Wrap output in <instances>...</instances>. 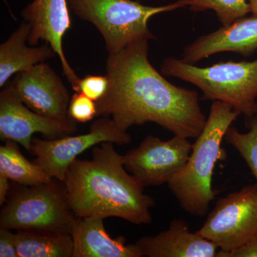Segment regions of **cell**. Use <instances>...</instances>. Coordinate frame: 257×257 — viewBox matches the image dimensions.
Returning a JSON list of instances; mask_svg holds the SVG:
<instances>
[{"label":"cell","instance_id":"1","mask_svg":"<svg viewBox=\"0 0 257 257\" xmlns=\"http://www.w3.org/2000/svg\"><path fill=\"white\" fill-rule=\"evenodd\" d=\"M148 52L149 40H143L109 55V87L96 102L97 116L111 118L124 132L152 122L175 135L198 138L207 119L199 94L167 80L150 63Z\"/></svg>","mask_w":257,"mask_h":257},{"label":"cell","instance_id":"2","mask_svg":"<svg viewBox=\"0 0 257 257\" xmlns=\"http://www.w3.org/2000/svg\"><path fill=\"white\" fill-rule=\"evenodd\" d=\"M63 182L77 217H117L137 225L152 222L155 200L125 168L114 143L96 145L91 160H74Z\"/></svg>","mask_w":257,"mask_h":257},{"label":"cell","instance_id":"3","mask_svg":"<svg viewBox=\"0 0 257 257\" xmlns=\"http://www.w3.org/2000/svg\"><path fill=\"white\" fill-rule=\"evenodd\" d=\"M239 115L229 104L213 101L207 122L192 145L188 160L167 184L180 207L190 215L202 217L209 212L216 194L212 189L214 168L217 162L226 157L221 143Z\"/></svg>","mask_w":257,"mask_h":257},{"label":"cell","instance_id":"4","mask_svg":"<svg viewBox=\"0 0 257 257\" xmlns=\"http://www.w3.org/2000/svg\"><path fill=\"white\" fill-rule=\"evenodd\" d=\"M161 73L194 84L204 100L223 101L248 119L257 115V59L199 67L170 57L162 62Z\"/></svg>","mask_w":257,"mask_h":257},{"label":"cell","instance_id":"5","mask_svg":"<svg viewBox=\"0 0 257 257\" xmlns=\"http://www.w3.org/2000/svg\"><path fill=\"white\" fill-rule=\"evenodd\" d=\"M69 9L94 25L104 39L109 55L134 42L155 39L148 28L155 15L183 8L179 0L164 6H147L133 0H68Z\"/></svg>","mask_w":257,"mask_h":257},{"label":"cell","instance_id":"6","mask_svg":"<svg viewBox=\"0 0 257 257\" xmlns=\"http://www.w3.org/2000/svg\"><path fill=\"white\" fill-rule=\"evenodd\" d=\"M76 216L64 182L53 179L34 186L11 187L0 212V228L49 229L71 234Z\"/></svg>","mask_w":257,"mask_h":257},{"label":"cell","instance_id":"7","mask_svg":"<svg viewBox=\"0 0 257 257\" xmlns=\"http://www.w3.org/2000/svg\"><path fill=\"white\" fill-rule=\"evenodd\" d=\"M197 231L223 251H233L256 238L257 184L219 199Z\"/></svg>","mask_w":257,"mask_h":257},{"label":"cell","instance_id":"8","mask_svg":"<svg viewBox=\"0 0 257 257\" xmlns=\"http://www.w3.org/2000/svg\"><path fill=\"white\" fill-rule=\"evenodd\" d=\"M127 132L120 130L109 117H101L91 124L89 133L53 140L33 138V161L52 178L63 182L69 166L80 154L102 143L124 145L131 143Z\"/></svg>","mask_w":257,"mask_h":257},{"label":"cell","instance_id":"9","mask_svg":"<svg viewBox=\"0 0 257 257\" xmlns=\"http://www.w3.org/2000/svg\"><path fill=\"white\" fill-rule=\"evenodd\" d=\"M192 145L188 138L175 135L163 141L149 135L138 147L123 155L125 168L144 187L168 184L188 160Z\"/></svg>","mask_w":257,"mask_h":257},{"label":"cell","instance_id":"10","mask_svg":"<svg viewBox=\"0 0 257 257\" xmlns=\"http://www.w3.org/2000/svg\"><path fill=\"white\" fill-rule=\"evenodd\" d=\"M76 121L50 119L37 114L13 94L9 84L0 93V138L11 140L31 152L32 136L41 133L53 140L72 135L77 130Z\"/></svg>","mask_w":257,"mask_h":257},{"label":"cell","instance_id":"11","mask_svg":"<svg viewBox=\"0 0 257 257\" xmlns=\"http://www.w3.org/2000/svg\"><path fill=\"white\" fill-rule=\"evenodd\" d=\"M13 94L31 110L50 119H69L71 98L55 70L45 62L19 72L9 83Z\"/></svg>","mask_w":257,"mask_h":257},{"label":"cell","instance_id":"12","mask_svg":"<svg viewBox=\"0 0 257 257\" xmlns=\"http://www.w3.org/2000/svg\"><path fill=\"white\" fill-rule=\"evenodd\" d=\"M68 0H33L24 8L21 15L30 26L28 43L40 40L52 47L58 56L64 75L72 89L77 92L80 78L72 68L63 50V37L72 27Z\"/></svg>","mask_w":257,"mask_h":257},{"label":"cell","instance_id":"13","mask_svg":"<svg viewBox=\"0 0 257 257\" xmlns=\"http://www.w3.org/2000/svg\"><path fill=\"white\" fill-rule=\"evenodd\" d=\"M257 50V16L241 18L184 48L182 60L196 64L215 54L231 52L248 57Z\"/></svg>","mask_w":257,"mask_h":257},{"label":"cell","instance_id":"14","mask_svg":"<svg viewBox=\"0 0 257 257\" xmlns=\"http://www.w3.org/2000/svg\"><path fill=\"white\" fill-rule=\"evenodd\" d=\"M135 243L143 256L148 257H216L219 248L197 231L191 232L189 224L181 219H174L169 229Z\"/></svg>","mask_w":257,"mask_h":257},{"label":"cell","instance_id":"15","mask_svg":"<svg viewBox=\"0 0 257 257\" xmlns=\"http://www.w3.org/2000/svg\"><path fill=\"white\" fill-rule=\"evenodd\" d=\"M98 216L77 217L72 225L73 257H143L136 243L126 244L124 236L112 238Z\"/></svg>","mask_w":257,"mask_h":257},{"label":"cell","instance_id":"16","mask_svg":"<svg viewBox=\"0 0 257 257\" xmlns=\"http://www.w3.org/2000/svg\"><path fill=\"white\" fill-rule=\"evenodd\" d=\"M30 26L24 21L9 38L0 45V87L3 88L9 79L19 72L55 57L56 53L48 44L30 47L26 45Z\"/></svg>","mask_w":257,"mask_h":257},{"label":"cell","instance_id":"17","mask_svg":"<svg viewBox=\"0 0 257 257\" xmlns=\"http://www.w3.org/2000/svg\"><path fill=\"white\" fill-rule=\"evenodd\" d=\"M19 257H73L71 234L49 229H22L15 233Z\"/></svg>","mask_w":257,"mask_h":257},{"label":"cell","instance_id":"18","mask_svg":"<svg viewBox=\"0 0 257 257\" xmlns=\"http://www.w3.org/2000/svg\"><path fill=\"white\" fill-rule=\"evenodd\" d=\"M14 141L0 147V175L24 186L48 183L53 179L40 166L27 160Z\"/></svg>","mask_w":257,"mask_h":257},{"label":"cell","instance_id":"19","mask_svg":"<svg viewBox=\"0 0 257 257\" xmlns=\"http://www.w3.org/2000/svg\"><path fill=\"white\" fill-rule=\"evenodd\" d=\"M184 8H189L194 13L213 10L222 25L232 23L235 20L250 13L247 0H179Z\"/></svg>","mask_w":257,"mask_h":257},{"label":"cell","instance_id":"20","mask_svg":"<svg viewBox=\"0 0 257 257\" xmlns=\"http://www.w3.org/2000/svg\"><path fill=\"white\" fill-rule=\"evenodd\" d=\"M225 139L239 152L257 182V115L251 119L247 133L230 126Z\"/></svg>","mask_w":257,"mask_h":257},{"label":"cell","instance_id":"21","mask_svg":"<svg viewBox=\"0 0 257 257\" xmlns=\"http://www.w3.org/2000/svg\"><path fill=\"white\" fill-rule=\"evenodd\" d=\"M68 114L76 122L86 123L97 116L96 101L82 92H76L69 101Z\"/></svg>","mask_w":257,"mask_h":257},{"label":"cell","instance_id":"22","mask_svg":"<svg viewBox=\"0 0 257 257\" xmlns=\"http://www.w3.org/2000/svg\"><path fill=\"white\" fill-rule=\"evenodd\" d=\"M109 87L106 75H87L80 79L77 92H82L94 101L104 97Z\"/></svg>","mask_w":257,"mask_h":257},{"label":"cell","instance_id":"23","mask_svg":"<svg viewBox=\"0 0 257 257\" xmlns=\"http://www.w3.org/2000/svg\"><path fill=\"white\" fill-rule=\"evenodd\" d=\"M10 230L0 228V257H19L15 233Z\"/></svg>","mask_w":257,"mask_h":257},{"label":"cell","instance_id":"24","mask_svg":"<svg viewBox=\"0 0 257 257\" xmlns=\"http://www.w3.org/2000/svg\"><path fill=\"white\" fill-rule=\"evenodd\" d=\"M216 257H257V237L230 251H219Z\"/></svg>","mask_w":257,"mask_h":257},{"label":"cell","instance_id":"25","mask_svg":"<svg viewBox=\"0 0 257 257\" xmlns=\"http://www.w3.org/2000/svg\"><path fill=\"white\" fill-rule=\"evenodd\" d=\"M10 179L0 175V205L3 206L8 199V194L11 189Z\"/></svg>","mask_w":257,"mask_h":257},{"label":"cell","instance_id":"26","mask_svg":"<svg viewBox=\"0 0 257 257\" xmlns=\"http://www.w3.org/2000/svg\"><path fill=\"white\" fill-rule=\"evenodd\" d=\"M249 5L250 13L257 16V0H247Z\"/></svg>","mask_w":257,"mask_h":257},{"label":"cell","instance_id":"27","mask_svg":"<svg viewBox=\"0 0 257 257\" xmlns=\"http://www.w3.org/2000/svg\"><path fill=\"white\" fill-rule=\"evenodd\" d=\"M162 1H167V0H162Z\"/></svg>","mask_w":257,"mask_h":257}]
</instances>
